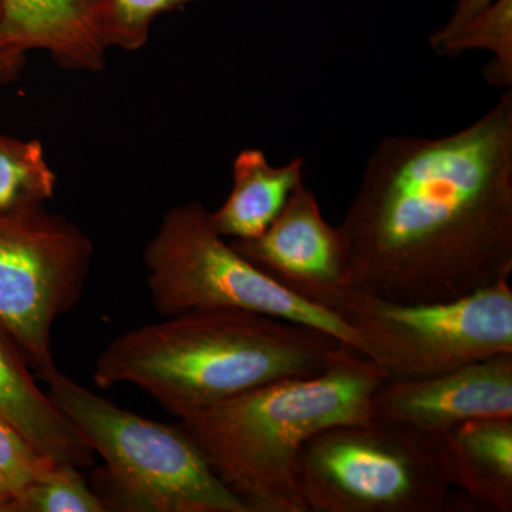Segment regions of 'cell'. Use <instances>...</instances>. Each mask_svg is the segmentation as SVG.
<instances>
[{
  "label": "cell",
  "instance_id": "cell-1",
  "mask_svg": "<svg viewBox=\"0 0 512 512\" xmlns=\"http://www.w3.org/2000/svg\"><path fill=\"white\" fill-rule=\"evenodd\" d=\"M357 291L453 301L512 272V89L437 138H383L342 224Z\"/></svg>",
  "mask_w": 512,
  "mask_h": 512
},
{
  "label": "cell",
  "instance_id": "cell-2",
  "mask_svg": "<svg viewBox=\"0 0 512 512\" xmlns=\"http://www.w3.org/2000/svg\"><path fill=\"white\" fill-rule=\"evenodd\" d=\"M340 345L262 313L194 311L117 336L97 357L93 380L101 390L133 384L181 419L265 384L319 375Z\"/></svg>",
  "mask_w": 512,
  "mask_h": 512
},
{
  "label": "cell",
  "instance_id": "cell-3",
  "mask_svg": "<svg viewBox=\"0 0 512 512\" xmlns=\"http://www.w3.org/2000/svg\"><path fill=\"white\" fill-rule=\"evenodd\" d=\"M384 380L372 359L340 345L319 375L256 387L178 424L248 512H308L298 481L302 448L329 427L370 419Z\"/></svg>",
  "mask_w": 512,
  "mask_h": 512
},
{
  "label": "cell",
  "instance_id": "cell-4",
  "mask_svg": "<svg viewBox=\"0 0 512 512\" xmlns=\"http://www.w3.org/2000/svg\"><path fill=\"white\" fill-rule=\"evenodd\" d=\"M49 396L104 460L97 491L107 511L248 512L180 424L121 409L55 370Z\"/></svg>",
  "mask_w": 512,
  "mask_h": 512
},
{
  "label": "cell",
  "instance_id": "cell-5",
  "mask_svg": "<svg viewBox=\"0 0 512 512\" xmlns=\"http://www.w3.org/2000/svg\"><path fill=\"white\" fill-rule=\"evenodd\" d=\"M298 481L308 512H441L453 487L440 436L379 417L313 436Z\"/></svg>",
  "mask_w": 512,
  "mask_h": 512
},
{
  "label": "cell",
  "instance_id": "cell-6",
  "mask_svg": "<svg viewBox=\"0 0 512 512\" xmlns=\"http://www.w3.org/2000/svg\"><path fill=\"white\" fill-rule=\"evenodd\" d=\"M147 286L160 315L237 309L311 326L362 353L335 313L292 295L215 231L200 201L171 208L144 251Z\"/></svg>",
  "mask_w": 512,
  "mask_h": 512
},
{
  "label": "cell",
  "instance_id": "cell-7",
  "mask_svg": "<svg viewBox=\"0 0 512 512\" xmlns=\"http://www.w3.org/2000/svg\"><path fill=\"white\" fill-rule=\"evenodd\" d=\"M386 380L440 375L512 353L508 281L453 301L400 303L356 291L340 312Z\"/></svg>",
  "mask_w": 512,
  "mask_h": 512
},
{
  "label": "cell",
  "instance_id": "cell-8",
  "mask_svg": "<svg viewBox=\"0 0 512 512\" xmlns=\"http://www.w3.org/2000/svg\"><path fill=\"white\" fill-rule=\"evenodd\" d=\"M93 252L82 229L45 207L0 214V325L43 382L57 370L53 325L82 299Z\"/></svg>",
  "mask_w": 512,
  "mask_h": 512
},
{
  "label": "cell",
  "instance_id": "cell-9",
  "mask_svg": "<svg viewBox=\"0 0 512 512\" xmlns=\"http://www.w3.org/2000/svg\"><path fill=\"white\" fill-rule=\"evenodd\" d=\"M229 244L286 291L339 318L357 291L348 241L303 183L264 234Z\"/></svg>",
  "mask_w": 512,
  "mask_h": 512
},
{
  "label": "cell",
  "instance_id": "cell-10",
  "mask_svg": "<svg viewBox=\"0 0 512 512\" xmlns=\"http://www.w3.org/2000/svg\"><path fill=\"white\" fill-rule=\"evenodd\" d=\"M372 417L436 436L468 420L508 419L512 417V353L423 379L384 380L373 393Z\"/></svg>",
  "mask_w": 512,
  "mask_h": 512
},
{
  "label": "cell",
  "instance_id": "cell-11",
  "mask_svg": "<svg viewBox=\"0 0 512 512\" xmlns=\"http://www.w3.org/2000/svg\"><path fill=\"white\" fill-rule=\"evenodd\" d=\"M0 8V40L12 55L23 59L29 50H45L64 69H104L96 0H0Z\"/></svg>",
  "mask_w": 512,
  "mask_h": 512
},
{
  "label": "cell",
  "instance_id": "cell-12",
  "mask_svg": "<svg viewBox=\"0 0 512 512\" xmlns=\"http://www.w3.org/2000/svg\"><path fill=\"white\" fill-rule=\"evenodd\" d=\"M0 417L56 464L92 467L94 453L79 431L37 386L35 373L0 325Z\"/></svg>",
  "mask_w": 512,
  "mask_h": 512
},
{
  "label": "cell",
  "instance_id": "cell-13",
  "mask_svg": "<svg viewBox=\"0 0 512 512\" xmlns=\"http://www.w3.org/2000/svg\"><path fill=\"white\" fill-rule=\"evenodd\" d=\"M451 485L498 512L512 511V417L464 421L440 434Z\"/></svg>",
  "mask_w": 512,
  "mask_h": 512
},
{
  "label": "cell",
  "instance_id": "cell-14",
  "mask_svg": "<svg viewBox=\"0 0 512 512\" xmlns=\"http://www.w3.org/2000/svg\"><path fill=\"white\" fill-rule=\"evenodd\" d=\"M303 168L302 157L278 167L259 148H245L232 164L227 200L210 212L212 227L222 238L252 239L264 234L303 183Z\"/></svg>",
  "mask_w": 512,
  "mask_h": 512
},
{
  "label": "cell",
  "instance_id": "cell-15",
  "mask_svg": "<svg viewBox=\"0 0 512 512\" xmlns=\"http://www.w3.org/2000/svg\"><path fill=\"white\" fill-rule=\"evenodd\" d=\"M55 188L56 175L39 140L0 134V214L43 207Z\"/></svg>",
  "mask_w": 512,
  "mask_h": 512
},
{
  "label": "cell",
  "instance_id": "cell-16",
  "mask_svg": "<svg viewBox=\"0 0 512 512\" xmlns=\"http://www.w3.org/2000/svg\"><path fill=\"white\" fill-rule=\"evenodd\" d=\"M433 50L451 57L487 50L493 59L484 67L485 79L500 89H512V0H495Z\"/></svg>",
  "mask_w": 512,
  "mask_h": 512
},
{
  "label": "cell",
  "instance_id": "cell-17",
  "mask_svg": "<svg viewBox=\"0 0 512 512\" xmlns=\"http://www.w3.org/2000/svg\"><path fill=\"white\" fill-rule=\"evenodd\" d=\"M0 512H107L79 467L57 464L0 504Z\"/></svg>",
  "mask_w": 512,
  "mask_h": 512
},
{
  "label": "cell",
  "instance_id": "cell-18",
  "mask_svg": "<svg viewBox=\"0 0 512 512\" xmlns=\"http://www.w3.org/2000/svg\"><path fill=\"white\" fill-rule=\"evenodd\" d=\"M200 0H96V26L106 49H143L157 16Z\"/></svg>",
  "mask_w": 512,
  "mask_h": 512
},
{
  "label": "cell",
  "instance_id": "cell-19",
  "mask_svg": "<svg viewBox=\"0 0 512 512\" xmlns=\"http://www.w3.org/2000/svg\"><path fill=\"white\" fill-rule=\"evenodd\" d=\"M55 466L56 463L40 454L18 430L0 417V473L8 478L15 493L45 476Z\"/></svg>",
  "mask_w": 512,
  "mask_h": 512
},
{
  "label": "cell",
  "instance_id": "cell-20",
  "mask_svg": "<svg viewBox=\"0 0 512 512\" xmlns=\"http://www.w3.org/2000/svg\"><path fill=\"white\" fill-rule=\"evenodd\" d=\"M494 2L495 0H456L450 19L429 37L431 49L446 40L448 36L453 35L461 26L466 25L468 20L473 19Z\"/></svg>",
  "mask_w": 512,
  "mask_h": 512
},
{
  "label": "cell",
  "instance_id": "cell-21",
  "mask_svg": "<svg viewBox=\"0 0 512 512\" xmlns=\"http://www.w3.org/2000/svg\"><path fill=\"white\" fill-rule=\"evenodd\" d=\"M0 20H2V8H0ZM20 62H22V59L12 55V53L2 45V40H0V80H2L6 74L15 72Z\"/></svg>",
  "mask_w": 512,
  "mask_h": 512
},
{
  "label": "cell",
  "instance_id": "cell-22",
  "mask_svg": "<svg viewBox=\"0 0 512 512\" xmlns=\"http://www.w3.org/2000/svg\"><path fill=\"white\" fill-rule=\"evenodd\" d=\"M13 493H15V490H13L12 484L9 483L8 478L0 473V504L5 503L9 497H12Z\"/></svg>",
  "mask_w": 512,
  "mask_h": 512
}]
</instances>
